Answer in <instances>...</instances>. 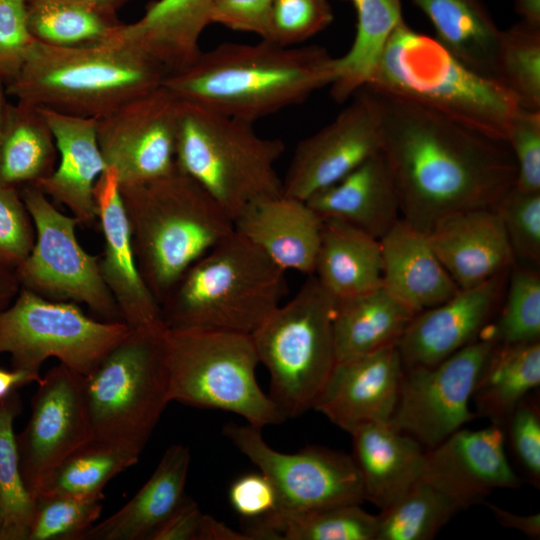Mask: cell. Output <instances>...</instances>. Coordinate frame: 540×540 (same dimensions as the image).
I'll use <instances>...</instances> for the list:
<instances>
[{"mask_svg":"<svg viewBox=\"0 0 540 540\" xmlns=\"http://www.w3.org/2000/svg\"><path fill=\"white\" fill-rule=\"evenodd\" d=\"M371 89L380 105L381 151L394 179L401 218L413 228L428 234L452 214L496 209L515 186L517 167L506 141Z\"/></svg>","mask_w":540,"mask_h":540,"instance_id":"cell-1","label":"cell"},{"mask_svg":"<svg viewBox=\"0 0 540 540\" xmlns=\"http://www.w3.org/2000/svg\"><path fill=\"white\" fill-rule=\"evenodd\" d=\"M334 77L335 57L325 48L262 39L201 51L162 85L179 100L253 123L302 103Z\"/></svg>","mask_w":540,"mask_h":540,"instance_id":"cell-2","label":"cell"},{"mask_svg":"<svg viewBox=\"0 0 540 540\" xmlns=\"http://www.w3.org/2000/svg\"><path fill=\"white\" fill-rule=\"evenodd\" d=\"M120 28V27H119ZM166 70L119 33L96 44L35 41L7 95L36 107L99 119L163 84Z\"/></svg>","mask_w":540,"mask_h":540,"instance_id":"cell-3","label":"cell"},{"mask_svg":"<svg viewBox=\"0 0 540 540\" xmlns=\"http://www.w3.org/2000/svg\"><path fill=\"white\" fill-rule=\"evenodd\" d=\"M139 272L159 304L195 262L229 237L234 221L175 167L149 182L120 186Z\"/></svg>","mask_w":540,"mask_h":540,"instance_id":"cell-4","label":"cell"},{"mask_svg":"<svg viewBox=\"0 0 540 540\" xmlns=\"http://www.w3.org/2000/svg\"><path fill=\"white\" fill-rule=\"evenodd\" d=\"M288 291L286 270L234 231L189 267L160 304L167 328L252 334Z\"/></svg>","mask_w":540,"mask_h":540,"instance_id":"cell-5","label":"cell"},{"mask_svg":"<svg viewBox=\"0 0 540 540\" xmlns=\"http://www.w3.org/2000/svg\"><path fill=\"white\" fill-rule=\"evenodd\" d=\"M367 87L416 102L502 141L519 107L502 84L470 69L436 37L412 29L404 19L390 35Z\"/></svg>","mask_w":540,"mask_h":540,"instance_id":"cell-6","label":"cell"},{"mask_svg":"<svg viewBox=\"0 0 540 540\" xmlns=\"http://www.w3.org/2000/svg\"><path fill=\"white\" fill-rule=\"evenodd\" d=\"M285 145L252 122L179 100L175 163L232 217L258 200L283 194L276 171Z\"/></svg>","mask_w":540,"mask_h":540,"instance_id":"cell-7","label":"cell"},{"mask_svg":"<svg viewBox=\"0 0 540 540\" xmlns=\"http://www.w3.org/2000/svg\"><path fill=\"white\" fill-rule=\"evenodd\" d=\"M161 343L170 401L232 412L260 429L286 419L259 387L250 334L166 327Z\"/></svg>","mask_w":540,"mask_h":540,"instance_id":"cell-8","label":"cell"},{"mask_svg":"<svg viewBox=\"0 0 540 540\" xmlns=\"http://www.w3.org/2000/svg\"><path fill=\"white\" fill-rule=\"evenodd\" d=\"M335 304L310 275L295 296L251 334L259 363L270 375L268 395L286 419L313 408L337 362Z\"/></svg>","mask_w":540,"mask_h":540,"instance_id":"cell-9","label":"cell"},{"mask_svg":"<svg viewBox=\"0 0 540 540\" xmlns=\"http://www.w3.org/2000/svg\"><path fill=\"white\" fill-rule=\"evenodd\" d=\"M164 330L131 329L85 377L93 439L141 454L170 402Z\"/></svg>","mask_w":540,"mask_h":540,"instance_id":"cell-10","label":"cell"},{"mask_svg":"<svg viewBox=\"0 0 540 540\" xmlns=\"http://www.w3.org/2000/svg\"><path fill=\"white\" fill-rule=\"evenodd\" d=\"M130 330L121 321L95 320L76 303L49 300L20 288L0 310V353L10 355L13 369L37 379L51 357L87 377Z\"/></svg>","mask_w":540,"mask_h":540,"instance_id":"cell-11","label":"cell"},{"mask_svg":"<svg viewBox=\"0 0 540 540\" xmlns=\"http://www.w3.org/2000/svg\"><path fill=\"white\" fill-rule=\"evenodd\" d=\"M260 428L227 423L223 434L271 482L276 508L270 515L251 520L247 533L253 540H274L273 528L282 520L309 511L365 500L358 468L348 454L320 446L296 453L271 448Z\"/></svg>","mask_w":540,"mask_h":540,"instance_id":"cell-12","label":"cell"},{"mask_svg":"<svg viewBox=\"0 0 540 540\" xmlns=\"http://www.w3.org/2000/svg\"><path fill=\"white\" fill-rule=\"evenodd\" d=\"M35 227V243L15 268L20 288L53 301L83 303L104 321H122L99 270V255L79 243V220L60 212L35 185L19 187Z\"/></svg>","mask_w":540,"mask_h":540,"instance_id":"cell-13","label":"cell"},{"mask_svg":"<svg viewBox=\"0 0 540 540\" xmlns=\"http://www.w3.org/2000/svg\"><path fill=\"white\" fill-rule=\"evenodd\" d=\"M497 344L483 330L477 340L436 365L404 370L390 424L428 450L475 419L469 402Z\"/></svg>","mask_w":540,"mask_h":540,"instance_id":"cell-14","label":"cell"},{"mask_svg":"<svg viewBox=\"0 0 540 540\" xmlns=\"http://www.w3.org/2000/svg\"><path fill=\"white\" fill-rule=\"evenodd\" d=\"M37 384L31 416L16 436L22 477L34 501L56 468L93 439L85 376L60 363Z\"/></svg>","mask_w":540,"mask_h":540,"instance_id":"cell-15","label":"cell"},{"mask_svg":"<svg viewBox=\"0 0 540 540\" xmlns=\"http://www.w3.org/2000/svg\"><path fill=\"white\" fill-rule=\"evenodd\" d=\"M179 99L163 85L97 119V138L120 186L167 175L176 167Z\"/></svg>","mask_w":540,"mask_h":540,"instance_id":"cell-16","label":"cell"},{"mask_svg":"<svg viewBox=\"0 0 540 540\" xmlns=\"http://www.w3.org/2000/svg\"><path fill=\"white\" fill-rule=\"evenodd\" d=\"M381 111L363 87L329 124L296 146L282 179L283 194L306 201L381 150Z\"/></svg>","mask_w":540,"mask_h":540,"instance_id":"cell-17","label":"cell"},{"mask_svg":"<svg viewBox=\"0 0 540 540\" xmlns=\"http://www.w3.org/2000/svg\"><path fill=\"white\" fill-rule=\"evenodd\" d=\"M510 270L416 314L397 344L403 369L436 365L477 340L497 315Z\"/></svg>","mask_w":540,"mask_h":540,"instance_id":"cell-18","label":"cell"},{"mask_svg":"<svg viewBox=\"0 0 540 540\" xmlns=\"http://www.w3.org/2000/svg\"><path fill=\"white\" fill-rule=\"evenodd\" d=\"M94 198L104 238L99 270L122 321L131 329L163 330L166 326L161 306L144 282L135 260L119 179L112 167H107L98 178Z\"/></svg>","mask_w":540,"mask_h":540,"instance_id":"cell-19","label":"cell"},{"mask_svg":"<svg viewBox=\"0 0 540 540\" xmlns=\"http://www.w3.org/2000/svg\"><path fill=\"white\" fill-rule=\"evenodd\" d=\"M504 428L458 429L425 452L422 476L455 497L465 509L494 489L518 488L521 479L505 454Z\"/></svg>","mask_w":540,"mask_h":540,"instance_id":"cell-20","label":"cell"},{"mask_svg":"<svg viewBox=\"0 0 540 540\" xmlns=\"http://www.w3.org/2000/svg\"><path fill=\"white\" fill-rule=\"evenodd\" d=\"M403 372L397 345L338 361L313 409L348 433L366 423L388 422Z\"/></svg>","mask_w":540,"mask_h":540,"instance_id":"cell-21","label":"cell"},{"mask_svg":"<svg viewBox=\"0 0 540 540\" xmlns=\"http://www.w3.org/2000/svg\"><path fill=\"white\" fill-rule=\"evenodd\" d=\"M439 261L459 289L475 287L508 271L516 262L496 209L447 216L427 234Z\"/></svg>","mask_w":540,"mask_h":540,"instance_id":"cell-22","label":"cell"},{"mask_svg":"<svg viewBox=\"0 0 540 540\" xmlns=\"http://www.w3.org/2000/svg\"><path fill=\"white\" fill-rule=\"evenodd\" d=\"M59 153V163L47 177L33 184L50 200L66 206L81 225L96 222L94 187L108 167L97 138V119L37 107Z\"/></svg>","mask_w":540,"mask_h":540,"instance_id":"cell-23","label":"cell"},{"mask_svg":"<svg viewBox=\"0 0 540 540\" xmlns=\"http://www.w3.org/2000/svg\"><path fill=\"white\" fill-rule=\"evenodd\" d=\"M234 229L283 269L313 275L322 218L306 201L284 194L258 200L233 220Z\"/></svg>","mask_w":540,"mask_h":540,"instance_id":"cell-24","label":"cell"},{"mask_svg":"<svg viewBox=\"0 0 540 540\" xmlns=\"http://www.w3.org/2000/svg\"><path fill=\"white\" fill-rule=\"evenodd\" d=\"M306 203L321 218L343 220L379 240L401 218L394 179L381 150Z\"/></svg>","mask_w":540,"mask_h":540,"instance_id":"cell-25","label":"cell"},{"mask_svg":"<svg viewBox=\"0 0 540 540\" xmlns=\"http://www.w3.org/2000/svg\"><path fill=\"white\" fill-rule=\"evenodd\" d=\"M382 286L415 313L435 307L460 289L433 251L427 234L400 218L380 239Z\"/></svg>","mask_w":540,"mask_h":540,"instance_id":"cell-26","label":"cell"},{"mask_svg":"<svg viewBox=\"0 0 540 540\" xmlns=\"http://www.w3.org/2000/svg\"><path fill=\"white\" fill-rule=\"evenodd\" d=\"M350 435L365 500L381 510L422 477L426 449L389 421L360 425Z\"/></svg>","mask_w":540,"mask_h":540,"instance_id":"cell-27","label":"cell"},{"mask_svg":"<svg viewBox=\"0 0 540 540\" xmlns=\"http://www.w3.org/2000/svg\"><path fill=\"white\" fill-rule=\"evenodd\" d=\"M190 449L170 446L140 490L118 511L94 523L80 540H149L185 498Z\"/></svg>","mask_w":540,"mask_h":540,"instance_id":"cell-28","label":"cell"},{"mask_svg":"<svg viewBox=\"0 0 540 540\" xmlns=\"http://www.w3.org/2000/svg\"><path fill=\"white\" fill-rule=\"evenodd\" d=\"M213 0H156L140 19L119 33L158 62L167 75L189 65L201 52L199 40L211 24Z\"/></svg>","mask_w":540,"mask_h":540,"instance_id":"cell-29","label":"cell"},{"mask_svg":"<svg viewBox=\"0 0 540 540\" xmlns=\"http://www.w3.org/2000/svg\"><path fill=\"white\" fill-rule=\"evenodd\" d=\"M380 240L337 218H322L313 275L335 299L353 298L382 286Z\"/></svg>","mask_w":540,"mask_h":540,"instance_id":"cell-30","label":"cell"},{"mask_svg":"<svg viewBox=\"0 0 540 540\" xmlns=\"http://www.w3.org/2000/svg\"><path fill=\"white\" fill-rule=\"evenodd\" d=\"M411 1L426 14L435 28L436 38L453 55L480 75L499 82L503 30L495 23L484 0Z\"/></svg>","mask_w":540,"mask_h":540,"instance_id":"cell-31","label":"cell"},{"mask_svg":"<svg viewBox=\"0 0 540 540\" xmlns=\"http://www.w3.org/2000/svg\"><path fill=\"white\" fill-rule=\"evenodd\" d=\"M416 314L383 286L336 300L333 335L337 362L396 346Z\"/></svg>","mask_w":540,"mask_h":540,"instance_id":"cell-32","label":"cell"},{"mask_svg":"<svg viewBox=\"0 0 540 540\" xmlns=\"http://www.w3.org/2000/svg\"><path fill=\"white\" fill-rule=\"evenodd\" d=\"M539 384V341L497 344L472 394L475 413L503 427L517 404Z\"/></svg>","mask_w":540,"mask_h":540,"instance_id":"cell-33","label":"cell"},{"mask_svg":"<svg viewBox=\"0 0 540 540\" xmlns=\"http://www.w3.org/2000/svg\"><path fill=\"white\" fill-rule=\"evenodd\" d=\"M53 135L36 106L9 104L0 130V185L35 184L56 167Z\"/></svg>","mask_w":540,"mask_h":540,"instance_id":"cell-34","label":"cell"},{"mask_svg":"<svg viewBox=\"0 0 540 540\" xmlns=\"http://www.w3.org/2000/svg\"><path fill=\"white\" fill-rule=\"evenodd\" d=\"M356 34L349 50L335 58V77L330 94L344 102L369 85L381 62L386 44L403 19L401 0H360Z\"/></svg>","mask_w":540,"mask_h":540,"instance_id":"cell-35","label":"cell"},{"mask_svg":"<svg viewBox=\"0 0 540 540\" xmlns=\"http://www.w3.org/2000/svg\"><path fill=\"white\" fill-rule=\"evenodd\" d=\"M465 507L425 477L381 510L376 540H430Z\"/></svg>","mask_w":540,"mask_h":540,"instance_id":"cell-36","label":"cell"},{"mask_svg":"<svg viewBox=\"0 0 540 540\" xmlns=\"http://www.w3.org/2000/svg\"><path fill=\"white\" fill-rule=\"evenodd\" d=\"M27 18L29 30L37 41L60 47L106 41L121 26L115 13L72 0H27Z\"/></svg>","mask_w":540,"mask_h":540,"instance_id":"cell-37","label":"cell"},{"mask_svg":"<svg viewBox=\"0 0 540 540\" xmlns=\"http://www.w3.org/2000/svg\"><path fill=\"white\" fill-rule=\"evenodd\" d=\"M139 456L140 453L129 448L92 439L56 468L39 497L102 500L106 484L137 463Z\"/></svg>","mask_w":540,"mask_h":540,"instance_id":"cell-38","label":"cell"},{"mask_svg":"<svg viewBox=\"0 0 540 540\" xmlns=\"http://www.w3.org/2000/svg\"><path fill=\"white\" fill-rule=\"evenodd\" d=\"M19 403L15 391L0 400V540H26L35 509L22 477L14 433Z\"/></svg>","mask_w":540,"mask_h":540,"instance_id":"cell-39","label":"cell"},{"mask_svg":"<svg viewBox=\"0 0 540 540\" xmlns=\"http://www.w3.org/2000/svg\"><path fill=\"white\" fill-rule=\"evenodd\" d=\"M484 331L499 344L539 341L540 275L535 266L514 263L502 304Z\"/></svg>","mask_w":540,"mask_h":540,"instance_id":"cell-40","label":"cell"},{"mask_svg":"<svg viewBox=\"0 0 540 540\" xmlns=\"http://www.w3.org/2000/svg\"><path fill=\"white\" fill-rule=\"evenodd\" d=\"M499 82L518 106L540 111V28L520 21L503 30L499 49Z\"/></svg>","mask_w":540,"mask_h":540,"instance_id":"cell-41","label":"cell"},{"mask_svg":"<svg viewBox=\"0 0 540 540\" xmlns=\"http://www.w3.org/2000/svg\"><path fill=\"white\" fill-rule=\"evenodd\" d=\"M377 515L361 504H343L288 517L273 528L274 540H376Z\"/></svg>","mask_w":540,"mask_h":540,"instance_id":"cell-42","label":"cell"},{"mask_svg":"<svg viewBox=\"0 0 540 540\" xmlns=\"http://www.w3.org/2000/svg\"><path fill=\"white\" fill-rule=\"evenodd\" d=\"M101 500L69 496L39 497L26 540H80L99 518Z\"/></svg>","mask_w":540,"mask_h":540,"instance_id":"cell-43","label":"cell"},{"mask_svg":"<svg viewBox=\"0 0 540 540\" xmlns=\"http://www.w3.org/2000/svg\"><path fill=\"white\" fill-rule=\"evenodd\" d=\"M516 262L540 263V192L527 193L513 187L496 207Z\"/></svg>","mask_w":540,"mask_h":540,"instance_id":"cell-44","label":"cell"},{"mask_svg":"<svg viewBox=\"0 0 540 540\" xmlns=\"http://www.w3.org/2000/svg\"><path fill=\"white\" fill-rule=\"evenodd\" d=\"M328 0H273L266 39L295 46L327 28L333 21Z\"/></svg>","mask_w":540,"mask_h":540,"instance_id":"cell-45","label":"cell"},{"mask_svg":"<svg viewBox=\"0 0 540 540\" xmlns=\"http://www.w3.org/2000/svg\"><path fill=\"white\" fill-rule=\"evenodd\" d=\"M35 243V227L19 187L0 185V263L17 268Z\"/></svg>","mask_w":540,"mask_h":540,"instance_id":"cell-46","label":"cell"},{"mask_svg":"<svg viewBox=\"0 0 540 540\" xmlns=\"http://www.w3.org/2000/svg\"><path fill=\"white\" fill-rule=\"evenodd\" d=\"M506 142L517 167L514 187L527 193L540 192V111L518 107L510 120Z\"/></svg>","mask_w":540,"mask_h":540,"instance_id":"cell-47","label":"cell"},{"mask_svg":"<svg viewBox=\"0 0 540 540\" xmlns=\"http://www.w3.org/2000/svg\"><path fill=\"white\" fill-rule=\"evenodd\" d=\"M35 41L28 27L27 0H0V78L5 85L18 74Z\"/></svg>","mask_w":540,"mask_h":540,"instance_id":"cell-48","label":"cell"},{"mask_svg":"<svg viewBox=\"0 0 540 540\" xmlns=\"http://www.w3.org/2000/svg\"><path fill=\"white\" fill-rule=\"evenodd\" d=\"M506 428L513 453L534 485L540 482V410L527 396L514 408Z\"/></svg>","mask_w":540,"mask_h":540,"instance_id":"cell-49","label":"cell"},{"mask_svg":"<svg viewBox=\"0 0 540 540\" xmlns=\"http://www.w3.org/2000/svg\"><path fill=\"white\" fill-rule=\"evenodd\" d=\"M273 0H213L210 21L266 39Z\"/></svg>","mask_w":540,"mask_h":540,"instance_id":"cell-50","label":"cell"},{"mask_svg":"<svg viewBox=\"0 0 540 540\" xmlns=\"http://www.w3.org/2000/svg\"><path fill=\"white\" fill-rule=\"evenodd\" d=\"M229 500L233 509L248 520H257L274 512L276 493L263 473H248L230 486Z\"/></svg>","mask_w":540,"mask_h":540,"instance_id":"cell-51","label":"cell"},{"mask_svg":"<svg viewBox=\"0 0 540 540\" xmlns=\"http://www.w3.org/2000/svg\"><path fill=\"white\" fill-rule=\"evenodd\" d=\"M204 513L185 496L176 510L151 534L149 540H198Z\"/></svg>","mask_w":540,"mask_h":540,"instance_id":"cell-52","label":"cell"},{"mask_svg":"<svg viewBox=\"0 0 540 540\" xmlns=\"http://www.w3.org/2000/svg\"><path fill=\"white\" fill-rule=\"evenodd\" d=\"M497 522L502 526L519 530L532 538L540 536V514L517 515L496 504L486 503Z\"/></svg>","mask_w":540,"mask_h":540,"instance_id":"cell-53","label":"cell"},{"mask_svg":"<svg viewBox=\"0 0 540 540\" xmlns=\"http://www.w3.org/2000/svg\"><path fill=\"white\" fill-rule=\"evenodd\" d=\"M198 540H250L245 532L236 531L210 515L204 514Z\"/></svg>","mask_w":540,"mask_h":540,"instance_id":"cell-54","label":"cell"},{"mask_svg":"<svg viewBox=\"0 0 540 540\" xmlns=\"http://www.w3.org/2000/svg\"><path fill=\"white\" fill-rule=\"evenodd\" d=\"M20 290L15 269L0 263V310L6 308Z\"/></svg>","mask_w":540,"mask_h":540,"instance_id":"cell-55","label":"cell"},{"mask_svg":"<svg viewBox=\"0 0 540 540\" xmlns=\"http://www.w3.org/2000/svg\"><path fill=\"white\" fill-rule=\"evenodd\" d=\"M39 380L21 370L12 369V371H7L0 368V400L14 392L18 387Z\"/></svg>","mask_w":540,"mask_h":540,"instance_id":"cell-56","label":"cell"},{"mask_svg":"<svg viewBox=\"0 0 540 540\" xmlns=\"http://www.w3.org/2000/svg\"><path fill=\"white\" fill-rule=\"evenodd\" d=\"M514 8L521 21L540 28V0H514Z\"/></svg>","mask_w":540,"mask_h":540,"instance_id":"cell-57","label":"cell"},{"mask_svg":"<svg viewBox=\"0 0 540 540\" xmlns=\"http://www.w3.org/2000/svg\"><path fill=\"white\" fill-rule=\"evenodd\" d=\"M93 7L100 11L115 13L116 9L126 0H72Z\"/></svg>","mask_w":540,"mask_h":540,"instance_id":"cell-58","label":"cell"},{"mask_svg":"<svg viewBox=\"0 0 540 540\" xmlns=\"http://www.w3.org/2000/svg\"><path fill=\"white\" fill-rule=\"evenodd\" d=\"M6 95H7L6 85L4 81L0 78V130L5 121L8 107L10 104L6 99Z\"/></svg>","mask_w":540,"mask_h":540,"instance_id":"cell-59","label":"cell"},{"mask_svg":"<svg viewBox=\"0 0 540 540\" xmlns=\"http://www.w3.org/2000/svg\"><path fill=\"white\" fill-rule=\"evenodd\" d=\"M346 1H350L353 6L356 5L360 0H346Z\"/></svg>","mask_w":540,"mask_h":540,"instance_id":"cell-60","label":"cell"}]
</instances>
